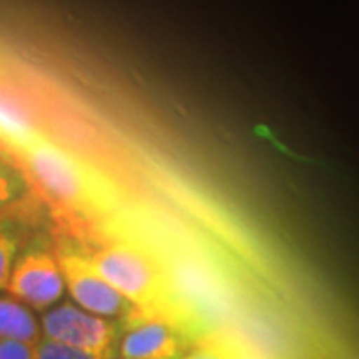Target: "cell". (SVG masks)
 Returning <instances> with one entry per match:
<instances>
[{"instance_id": "obj_12", "label": "cell", "mask_w": 359, "mask_h": 359, "mask_svg": "<svg viewBox=\"0 0 359 359\" xmlns=\"http://www.w3.org/2000/svg\"><path fill=\"white\" fill-rule=\"evenodd\" d=\"M0 359H36V344L0 339Z\"/></svg>"}, {"instance_id": "obj_10", "label": "cell", "mask_w": 359, "mask_h": 359, "mask_svg": "<svg viewBox=\"0 0 359 359\" xmlns=\"http://www.w3.org/2000/svg\"><path fill=\"white\" fill-rule=\"evenodd\" d=\"M36 359H110V355L42 337L36 344Z\"/></svg>"}, {"instance_id": "obj_8", "label": "cell", "mask_w": 359, "mask_h": 359, "mask_svg": "<svg viewBox=\"0 0 359 359\" xmlns=\"http://www.w3.org/2000/svg\"><path fill=\"white\" fill-rule=\"evenodd\" d=\"M28 192V178L25 172L0 158V210L20 202Z\"/></svg>"}, {"instance_id": "obj_5", "label": "cell", "mask_w": 359, "mask_h": 359, "mask_svg": "<svg viewBox=\"0 0 359 359\" xmlns=\"http://www.w3.org/2000/svg\"><path fill=\"white\" fill-rule=\"evenodd\" d=\"M42 337L60 344L82 347L88 351L114 358L120 341V327L114 320L96 316L76 306L74 302H60L42 311Z\"/></svg>"}, {"instance_id": "obj_1", "label": "cell", "mask_w": 359, "mask_h": 359, "mask_svg": "<svg viewBox=\"0 0 359 359\" xmlns=\"http://www.w3.org/2000/svg\"><path fill=\"white\" fill-rule=\"evenodd\" d=\"M86 254L104 280L114 285L134 306V318L162 316L178 321L172 306L170 285L162 276V269L140 248L124 242H110Z\"/></svg>"}, {"instance_id": "obj_3", "label": "cell", "mask_w": 359, "mask_h": 359, "mask_svg": "<svg viewBox=\"0 0 359 359\" xmlns=\"http://www.w3.org/2000/svg\"><path fill=\"white\" fill-rule=\"evenodd\" d=\"M56 254L65 276L66 292L76 306L110 320L118 318L128 321L136 316L134 306L104 280L102 273L92 266L86 252L62 244Z\"/></svg>"}, {"instance_id": "obj_11", "label": "cell", "mask_w": 359, "mask_h": 359, "mask_svg": "<svg viewBox=\"0 0 359 359\" xmlns=\"http://www.w3.org/2000/svg\"><path fill=\"white\" fill-rule=\"evenodd\" d=\"M180 359H236L233 347L226 346L222 339H205L192 349H188Z\"/></svg>"}, {"instance_id": "obj_7", "label": "cell", "mask_w": 359, "mask_h": 359, "mask_svg": "<svg viewBox=\"0 0 359 359\" xmlns=\"http://www.w3.org/2000/svg\"><path fill=\"white\" fill-rule=\"evenodd\" d=\"M0 339L39 344L42 323L36 311L13 295H0Z\"/></svg>"}, {"instance_id": "obj_13", "label": "cell", "mask_w": 359, "mask_h": 359, "mask_svg": "<svg viewBox=\"0 0 359 359\" xmlns=\"http://www.w3.org/2000/svg\"><path fill=\"white\" fill-rule=\"evenodd\" d=\"M233 353H236V359H273L257 351H242L240 347H233Z\"/></svg>"}, {"instance_id": "obj_14", "label": "cell", "mask_w": 359, "mask_h": 359, "mask_svg": "<svg viewBox=\"0 0 359 359\" xmlns=\"http://www.w3.org/2000/svg\"><path fill=\"white\" fill-rule=\"evenodd\" d=\"M110 359H126V358H120V355H114V358H110Z\"/></svg>"}, {"instance_id": "obj_4", "label": "cell", "mask_w": 359, "mask_h": 359, "mask_svg": "<svg viewBox=\"0 0 359 359\" xmlns=\"http://www.w3.org/2000/svg\"><path fill=\"white\" fill-rule=\"evenodd\" d=\"M65 292L66 282L56 250L30 245L16 256L6 294L34 311H46L62 302Z\"/></svg>"}, {"instance_id": "obj_2", "label": "cell", "mask_w": 359, "mask_h": 359, "mask_svg": "<svg viewBox=\"0 0 359 359\" xmlns=\"http://www.w3.org/2000/svg\"><path fill=\"white\" fill-rule=\"evenodd\" d=\"M26 168V178L56 205L70 212H86L94 205V194L86 170L56 144L34 136L16 148Z\"/></svg>"}, {"instance_id": "obj_6", "label": "cell", "mask_w": 359, "mask_h": 359, "mask_svg": "<svg viewBox=\"0 0 359 359\" xmlns=\"http://www.w3.org/2000/svg\"><path fill=\"white\" fill-rule=\"evenodd\" d=\"M126 330L118 341V355L126 359H180L188 344L180 321L150 316L124 321Z\"/></svg>"}, {"instance_id": "obj_9", "label": "cell", "mask_w": 359, "mask_h": 359, "mask_svg": "<svg viewBox=\"0 0 359 359\" xmlns=\"http://www.w3.org/2000/svg\"><path fill=\"white\" fill-rule=\"evenodd\" d=\"M20 254V236L14 226L0 219V292H6L16 256Z\"/></svg>"}]
</instances>
